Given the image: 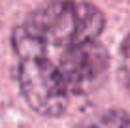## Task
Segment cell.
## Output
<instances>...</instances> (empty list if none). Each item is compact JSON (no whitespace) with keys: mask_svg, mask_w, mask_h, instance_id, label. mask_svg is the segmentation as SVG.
I'll use <instances>...</instances> for the list:
<instances>
[{"mask_svg":"<svg viewBox=\"0 0 130 128\" xmlns=\"http://www.w3.org/2000/svg\"><path fill=\"white\" fill-rule=\"evenodd\" d=\"M104 13L85 0H49L11 32L17 59L51 64L72 96L89 94L102 85L109 53L100 42Z\"/></svg>","mask_w":130,"mask_h":128,"instance_id":"1","label":"cell"},{"mask_svg":"<svg viewBox=\"0 0 130 128\" xmlns=\"http://www.w3.org/2000/svg\"><path fill=\"white\" fill-rule=\"evenodd\" d=\"M121 77L130 92V34L124 38L123 45H121Z\"/></svg>","mask_w":130,"mask_h":128,"instance_id":"2","label":"cell"},{"mask_svg":"<svg viewBox=\"0 0 130 128\" xmlns=\"http://www.w3.org/2000/svg\"><path fill=\"white\" fill-rule=\"evenodd\" d=\"M100 128H130V117L124 113H109L100 121Z\"/></svg>","mask_w":130,"mask_h":128,"instance_id":"3","label":"cell"}]
</instances>
